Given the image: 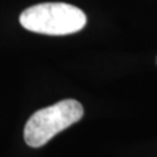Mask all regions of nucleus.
I'll use <instances>...</instances> for the list:
<instances>
[{
	"label": "nucleus",
	"instance_id": "1",
	"mask_svg": "<svg viewBox=\"0 0 157 157\" xmlns=\"http://www.w3.org/2000/svg\"><path fill=\"white\" fill-rule=\"evenodd\" d=\"M26 30L46 36H67L86 25V16L80 8L67 3H42L29 7L20 16Z\"/></svg>",
	"mask_w": 157,
	"mask_h": 157
},
{
	"label": "nucleus",
	"instance_id": "3",
	"mask_svg": "<svg viewBox=\"0 0 157 157\" xmlns=\"http://www.w3.org/2000/svg\"><path fill=\"white\" fill-rule=\"evenodd\" d=\"M156 63H157V59H156Z\"/></svg>",
	"mask_w": 157,
	"mask_h": 157
},
{
	"label": "nucleus",
	"instance_id": "2",
	"mask_svg": "<svg viewBox=\"0 0 157 157\" xmlns=\"http://www.w3.org/2000/svg\"><path fill=\"white\" fill-rule=\"evenodd\" d=\"M82 115V105L76 100H63L43 107L28 119L24 128L25 143L32 148L43 147L56 134L77 123Z\"/></svg>",
	"mask_w": 157,
	"mask_h": 157
}]
</instances>
